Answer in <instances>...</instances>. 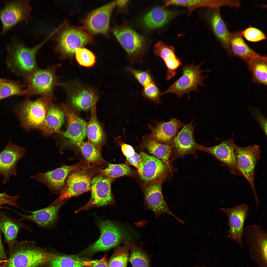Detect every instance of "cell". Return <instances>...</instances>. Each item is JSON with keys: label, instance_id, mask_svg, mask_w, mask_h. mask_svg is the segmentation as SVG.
I'll list each match as a JSON object with an SVG mask.
<instances>
[{"label": "cell", "instance_id": "obj_43", "mask_svg": "<svg viewBox=\"0 0 267 267\" xmlns=\"http://www.w3.org/2000/svg\"><path fill=\"white\" fill-rule=\"evenodd\" d=\"M142 96L156 104L161 103L160 97L162 96L161 92L154 81L143 87Z\"/></svg>", "mask_w": 267, "mask_h": 267}, {"label": "cell", "instance_id": "obj_38", "mask_svg": "<svg viewBox=\"0 0 267 267\" xmlns=\"http://www.w3.org/2000/svg\"><path fill=\"white\" fill-rule=\"evenodd\" d=\"M101 173L114 179L124 176H133L134 174L133 170L125 163L113 164L109 163L104 169L101 170Z\"/></svg>", "mask_w": 267, "mask_h": 267}, {"label": "cell", "instance_id": "obj_54", "mask_svg": "<svg viewBox=\"0 0 267 267\" xmlns=\"http://www.w3.org/2000/svg\"><path fill=\"white\" fill-rule=\"evenodd\" d=\"M2 206V205H0V209H1V208H4V207H4L3 206Z\"/></svg>", "mask_w": 267, "mask_h": 267}, {"label": "cell", "instance_id": "obj_27", "mask_svg": "<svg viewBox=\"0 0 267 267\" xmlns=\"http://www.w3.org/2000/svg\"><path fill=\"white\" fill-rule=\"evenodd\" d=\"M155 55L160 58L167 68L166 78L169 80L177 74V70L182 63L175 54L174 48L159 41L155 44L154 48Z\"/></svg>", "mask_w": 267, "mask_h": 267}, {"label": "cell", "instance_id": "obj_50", "mask_svg": "<svg viewBox=\"0 0 267 267\" xmlns=\"http://www.w3.org/2000/svg\"><path fill=\"white\" fill-rule=\"evenodd\" d=\"M127 161L130 164L137 169L139 168L140 163V157L139 154L135 152L134 155L131 157L126 158Z\"/></svg>", "mask_w": 267, "mask_h": 267}, {"label": "cell", "instance_id": "obj_45", "mask_svg": "<svg viewBox=\"0 0 267 267\" xmlns=\"http://www.w3.org/2000/svg\"><path fill=\"white\" fill-rule=\"evenodd\" d=\"M241 35L247 41L257 42L266 39L265 34L259 29L251 26L245 28L241 33Z\"/></svg>", "mask_w": 267, "mask_h": 267}, {"label": "cell", "instance_id": "obj_7", "mask_svg": "<svg viewBox=\"0 0 267 267\" xmlns=\"http://www.w3.org/2000/svg\"><path fill=\"white\" fill-rule=\"evenodd\" d=\"M61 66L56 64L45 69L38 68L27 77L25 79L27 85L26 96L39 95L55 98L54 90L59 83L56 71Z\"/></svg>", "mask_w": 267, "mask_h": 267}, {"label": "cell", "instance_id": "obj_18", "mask_svg": "<svg viewBox=\"0 0 267 267\" xmlns=\"http://www.w3.org/2000/svg\"><path fill=\"white\" fill-rule=\"evenodd\" d=\"M116 5L114 1L92 11L83 20V27L92 36L100 34L109 37L110 19Z\"/></svg>", "mask_w": 267, "mask_h": 267}, {"label": "cell", "instance_id": "obj_14", "mask_svg": "<svg viewBox=\"0 0 267 267\" xmlns=\"http://www.w3.org/2000/svg\"><path fill=\"white\" fill-rule=\"evenodd\" d=\"M58 86L65 90L68 103L76 111H87L96 104L98 97L95 90L91 88L71 82L59 83Z\"/></svg>", "mask_w": 267, "mask_h": 267}, {"label": "cell", "instance_id": "obj_33", "mask_svg": "<svg viewBox=\"0 0 267 267\" xmlns=\"http://www.w3.org/2000/svg\"><path fill=\"white\" fill-rule=\"evenodd\" d=\"M230 45L231 53L247 64L259 54L246 43L241 37L240 32L231 33Z\"/></svg>", "mask_w": 267, "mask_h": 267}, {"label": "cell", "instance_id": "obj_6", "mask_svg": "<svg viewBox=\"0 0 267 267\" xmlns=\"http://www.w3.org/2000/svg\"><path fill=\"white\" fill-rule=\"evenodd\" d=\"M82 163L68 174L59 196L49 206L58 204L91 190V182L94 174L89 164H83Z\"/></svg>", "mask_w": 267, "mask_h": 267}, {"label": "cell", "instance_id": "obj_24", "mask_svg": "<svg viewBox=\"0 0 267 267\" xmlns=\"http://www.w3.org/2000/svg\"><path fill=\"white\" fill-rule=\"evenodd\" d=\"M67 200L42 209L34 211L23 210L32 214L26 215L21 214L10 208L9 209L19 214L20 221L27 220L33 222L40 227L50 229L55 226L58 220V213Z\"/></svg>", "mask_w": 267, "mask_h": 267}, {"label": "cell", "instance_id": "obj_37", "mask_svg": "<svg viewBox=\"0 0 267 267\" xmlns=\"http://www.w3.org/2000/svg\"><path fill=\"white\" fill-rule=\"evenodd\" d=\"M128 241L125 242L122 246L116 247L108 261L109 267H127L130 251Z\"/></svg>", "mask_w": 267, "mask_h": 267}, {"label": "cell", "instance_id": "obj_21", "mask_svg": "<svg viewBox=\"0 0 267 267\" xmlns=\"http://www.w3.org/2000/svg\"><path fill=\"white\" fill-rule=\"evenodd\" d=\"M26 149L13 143L10 139L4 148L0 152V176L6 183L17 174V163L25 155Z\"/></svg>", "mask_w": 267, "mask_h": 267}, {"label": "cell", "instance_id": "obj_17", "mask_svg": "<svg viewBox=\"0 0 267 267\" xmlns=\"http://www.w3.org/2000/svg\"><path fill=\"white\" fill-rule=\"evenodd\" d=\"M222 212L227 217V224L229 229L228 237L237 244L241 247L243 244L244 226L249 215V208L245 204H242L231 207H222Z\"/></svg>", "mask_w": 267, "mask_h": 267}, {"label": "cell", "instance_id": "obj_8", "mask_svg": "<svg viewBox=\"0 0 267 267\" xmlns=\"http://www.w3.org/2000/svg\"><path fill=\"white\" fill-rule=\"evenodd\" d=\"M234 152L239 170L251 186L258 207L260 201L254 185V175L257 163L262 153L260 146L254 144L242 147L235 144Z\"/></svg>", "mask_w": 267, "mask_h": 267}, {"label": "cell", "instance_id": "obj_41", "mask_svg": "<svg viewBox=\"0 0 267 267\" xmlns=\"http://www.w3.org/2000/svg\"><path fill=\"white\" fill-rule=\"evenodd\" d=\"M77 147L89 163L99 164L104 162L101 152L89 141H82Z\"/></svg>", "mask_w": 267, "mask_h": 267}, {"label": "cell", "instance_id": "obj_44", "mask_svg": "<svg viewBox=\"0 0 267 267\" xmlns=\"http://www.w3.org/2000/svg\"><path fill=\"white\" fill-rule=\"evenodd\" d=\"M126 68L143 87L154 81L153 76L151 74L149 69L142 70H136L128 67H127Z\"/></svg>", "mask_w": 267, "mask_h": 267}, {"label": "cell", "instance_id": "obj_19", "mask_svg": "<svg viewBox=\"0 0 267 267\" xmlns=\"http://www.w3.org/2000/svg\"><path fill=\"white\" fill-rule=\"evenodd\" d=\"M193 121L185 125L178 132L170 145L172 151L171 162L177 158L192 155L196 156L199 144L196 142L194 135L195 127Z\"/></svg>", "mask_w": 267, "mask_h": 267}, {"label": "cell", "instance_id": "obj_2", "mask_svg": "<svg viewBox=\"0 0 267 267\" xmlns=\"http://www.w3.org/2000/svg\"><path fill=\"white\" fill-rule=\"evenodd\" d=\"M43 42L31 48L13 40L7 46L8 67L17 75L26 79L38 68L36 56Z\"/></svg>", "mask_w": 267, "mask_h": 267}, {"label": "cell", "instance_id": "obj_10", "mask_svg": "<svg viewBox=\"0 0 267 267\" xmlns=\"http://www.w3.org/2000/svg\"><path fill=\"white\" fill-rule=\"evenodd\" d=\"M202 63L196 66L193 64L183 66L181 68L182 75L178 80L161 92L162 96L169 93L176 94L178 99L184 94L189 95L191 92L198 91V87L204 86L203 82L206 76L202 75L204 70L200 69Z\"/></svg>", "mask_w": 267, "mask_h": 267}, {"label": "cell", "instance_id": "obj_42", "mask_svg": "<svg viewBox=\"0 0 267 267\" xmlns=\"http://www.w3.org/2000/svg\"><path fill=\"white\" fill-rule=\"evenodd\" d=\"M76 60L81 66L90 67L93 66L96 61V57L91 51L82 47L77 49L75 55Z\"/></svg>", "mask_w": 267, "mask_h": 267}, {"label": "cell", "instance_id": "obj_26", "mask_svg": "<svg viewBox=\"0 0 267 267\" xmlns=\"http://www.w3.org/2000/svg\"><path fill=\"white\" fill-rule=\"evenodd\" d=\"M23 228L31 231L29 226L12 216L8 212H0V230L10 249L17 241L19 234Z\"/></svg>", "mask_w": 267, "mask_h": 267}, {"label": "cell", "instance_id": "obj_46", "mask_svg": "<svg viewBox=\"0 0 267 267\" xmlns=\"http://www.w3.org/2000/svg\"><path fill=\"white\" fill-rule=\"evenodd\" d=\"M19 197L18 195L15 196H11L8 195L6 192H4L0 193V205L7 204L20 208L17 202Z\"/></svg>", "mask_w": 267, "mask_h": 267}, {"label": "cell", "instance_id": "obj_47", "mask_svg": "<svg viewBox=\"0 0 267 267\" xmlns=\"http://www.w3.org/2000/svg\"><path fill=\"white\" fill-rule=\"evenodd\" d=\"M84 264L85 267H109L106 255L99 260H90L87 259L84 262Z\"/></svg>", "mask_w": 267, "mask_h": 267}, {"label": "cell", "instance_id": "obj_22", "mask_svg": "<svg viewBox=\"0 0 267 267\" xmlns=\"http://www.w3.org/2000/svg\"><path fill=\"white\" fill-rule=\"evenodd\" d=\"M61 105L64 111L67 123L66 130L59 133L71 144L78 146L86 136V123L67 105Z\"/></svg>", "mask_w": 267, "mask_h": 267}, {"label": "cell", "instance_id": "obj_51", "mask_svg": "<svg viewBox=\"0 0 267 267\" xmlns=\"http://www.w3.org/2000/svg\"><path fill=\"white\" fill-rule=\"evenodd\" d=\"M1 235V231L0 230V260H5L6 259V256L2 243Z\"/></svg>", "mask_w": 267, "mask_h": 267}, {"label": "cell", "instance_id": "obj_29", "mask_svg": "<svg viewBox=\"0 0 267 267\" xmlns=\"http://www.w3.org/2000/svg\"><path fill=\"white\" fill-rule=\"evenodd\" d=\"M140 147L163 162L173 172L170 161L172 150L170 146L158 142L152 139L150 134H146L143 137Z\"/></svg>", "mask_w": 267, "mask_h": 267}, {"label": "cell", "instance_id": "obj_56", "mask_svg": "<svg viewBox=\"0 0 267 267\" xmlns=\"http://www.w3.org/2000/svg\"><path fill=\"white\" fill-rule=\"evenodd\" d=\"M0 267H3V266H2L1 265H0Z\"/></svg>", "mask_w": 267, "mask_h": 267}, {"label": "cell", "instance_id": "obj_40", "mask_svg": "<svg viewBox=\"0 0 267 267\" xmlns=\"http://www.w3.org/2000/svg\"><path fill=\"white\" fill-rule=\"evenodd\" d=\"M87 259L76 255L57 256L49 262V266L50 267H85L84 262Z\"/></svg>", "mask_w": 267, "mask_h": 267}, {"label": "cell", "instance_id": "obj_12", "mask_svg": "<svg viewBox=\"0 0 267 267\" xmlns=\"http://www.w3.org/2000/svg\"><path fill=\"white\" fill-rule=\"evenodd\" d=\"M111 31L127 52L131 64L142 63L143 38L129 26H116Z\"/></svg>", "mask_w": 267, "mask_h": 267}, {"label": "cell", "instance_id": "obj_55", "mask_svg": "<svg viewBox=\"0 0 267 267\" xmlns=\"http://www.w3.org/2000/svg\"><path fill=\"white\" fill-rule=\"evenodd\" d=\"M205 266H202V267H200V266H196V267H205Z\"/></svg>", "mask_w": 267, "mask_h": 267}, {"label": "cell", "instance_id": "obj_23", "mask_svg": "<svg viewBox=\"0 0 267 267\" xmlns=\"http://www.w3.org/2000/svg\"><path fill=\"white\" fill-rule=\"evenodd\" d=\"M81 163L71 165L64 164L53 170L37 173L32 176V178L45 184L54 194H60L63 188L68 174L78 167Z\"/></svg>", "mask_w": 267, "mask_h": 267}, {"label": "cell", "instance_id": "obj_39", "mask_svg": "<svg viewBox=\"0 0 267 267\" xmlns=\"http://www.w3.org/2000/svg\"><path fill=\"white\" fill-rule=\"evenodd\" d=\"M24 86L18 82L5 79L0 84V100L13 95L26 96V90L23 89Z\"/></svg>", "mask_w": 267, "mask_h": 267}, {"label": "cell", "instance_id": "obj_35", "mask_svg": "<svg viewBox=\"0 0 267 267\" xmlns=\"http://www.w3.org/2000/svg\"><path fill=\"white\" fill-rule=\"evenodd\" d=\"M247 64L248 69L252 73V81L253 82L266 86L267 83V56L259 54L250 60Z\"/></svg>", "mask_w": 267, "mask_h": 267}, {"label": "cell", "instance_id": "obj_4", "mask_svg": "<svg viewBox=\"0 0 267 267\" xmlns=\"http://www.w3.org/2000/svg\"><path fill=\"white\" fill-rule=\"evenodd\" d=\"M93 36L83 27L67 24L59 33L54 50L61 60H71L76 50L93 42Z\"/></svg>", "mask_w": 267, "mask_h": 267}, {"label": "cell", "instance_id": "obj_34", "mask_svg": "<svg viewBox=\"0 0 267 267\" xmlns=\"http://www.w3.org/2000/svg\"><path fill=\"white\" fill-rule=\"evenodd\" d=\"M164 2L166 6L174 5L187 8L190 14L197 8L201 7L219 8L222 6H228L229 4L228 0H164Z\"/></svg>", "mask_w": 267, "mask_h": 267}, {"label": "cell", "instance_id": "obj_15", "mask_svg": "<svg viewBox=\"0 0 267 267\" xmlns=\"http://www.w3.org/2000/svg\"><path fill=\"white\" fill-rule=\"evenodd\" d=\"M163 182L159 181L144 185V206L146 209L154 213L156 219L162 214H167L173 217L178 222L184 224L185 222L176 216L169 208L162 194V188Z\"/></svg>", "mask_w": 267, "mask_h": 267}, {"label": "cell", "instance_id": "obj_28", "mask_svg": "<svg viewBox=\"0 0 267 267\" xmlns=\"http://www.w3.org/2000/svg\"><path fill=\"white\" fill-rule=\"evenodd\" d=\"M176 11L157 7L150 11L143 18L142 22L148 29H153L164 26L178 14Z\"/></svg>", "mask_w": 267, "mask_h": 267}, {"label": "cell", "instance_id": "obj_16", "mask_svg": "<svg viewBox=\"0 0 267 267\" xmlns=\"http://www.w3.org/2000/svg\"><path fill=\"white\" fill-rule=\"evenodd\" d=\"M5 3L4 7L0 9V20L2 24L0 35L19 22L27 21L31 10L27 0L5 1Z\"/></svg>", "mask_w": 267, "mask_h": 267}, {"label": "cell", "instance_id": "obj_30", "mask_svg": "<svg viewBox=\"0 0 267 267\" xmlns=\"http://www.w3.org/2000/svg\"><path fill=\"white\" fill-rule=\"evenodd\" d=\"M65 118V112L61 105L51 103L46 114L45 127L42 133L44 135L49 136L60 132Z\"/></svg>", "mask_w": 267, "mask_h": 267}, {"label": "cell", "instance_id": "obj_20", "mask_svg": "<svg viewBox=\"0 0 267 267\" xmlns=\"http://www.w3.org/2000/svg\"><path fill=\"white\" fill-rule=\"evenodd\" d=\"M234 143L233 136L228 139L222 141L219 144L211 147H207L199 144L200 150L213 156L222 165L226 167L231 173L235 175L241 176L234 152Z\"/></svg>", "mask_w": 267, "mask_h": 267}, {"label": "cell", "instance_id": "obj_13", "mask_svg": "<svg viewBox=\"0 0 267 267\" xmlns=\"http://www.w3.org/2000/svg\"><path fill=\"white\" fill-rule=\"evenodd\" d=\"M113 180L101 173L94 176L91 182L89 200L85 205L76 210L75 213L94 207L115 205L116 203L111 189Z\"/></svg>", "mask_w": 267, "mask_h": 267}, {"label": "cell", "instance_id": "obj_36", "mask_svg": "<svg viewBox=\"0 0 267 267\" xmlns=\"http://www.w3.org/2000/svg\"><path fill=\"white\" fill-rule=\"evenodd\" d=\"M131 253L129 261L133 267H151L150 258L142 247L133 241L128 242Z\"/></svg>", "mask_w": 267, "mask_h": 267}, {"label": "cell", "instance_id": "obj_25", "mask_svg": "<svg viewBox=\"0 0 267 267\" xmlns=\"http://www.w3.org/2000/svg\"><path fill=\"white\" fill-rule=\"evenodd\" d=\"M155 125L149 124L151 137L157 142L170 146L178 132V130L185 124L176 118H172L168 122L154 121Z\"/></svg>", "mask_w": 267, "mask_h": 267}, {"label": "cell", "instance_id": "obj_3", "mask_svg": "<svg viewBox=\"0 0 267 267\" xmlns=\"http://www.w3.org/2000/svg\"><path fill=\"white\" fill-rule=\"evenodd\" d=\"M97 224L100 236L96 241L84 250V253L91 255L108 250L130 241L133 238L132 233L128 229L112 221L99 220Z\"/></svg>", "mask_w": 267, "mask_h": 267}, {"label": "cell", "instance_id": "obj_11", "mask_svg": "<svg viewBox=\"0 0 267 267\" xmlns=\"http://www.w3.org/2000/svg\"><path fill=\"white\" fill-rule=\"evenodd\" d=\"M139 154L140 163L137 171L144 185L157 181L164 182L172 176L173 172L160 159L143 152Z\"/></svg>", "mask_w": 267, "mask_h": 267}, {"label": "cell", "instance_id": "obj_53", "mask_svg": "<svg viewBox=\"0 0 267 267\" xmlns=\"http://www.w3.org/2000/svg\"><path fill=\"white\" fill-rule=\"evenodd\" d=\"M5 79H3L0 78V84L1 82L5 80Z\"/></svg>", "mask_w": 267, "mask_h": 267}, {"label": "cell", "instance_id": "obj_31", "mask_svg": "<svg viewBox=\"0 0 267 267\" xmlns=\"http://www.w3.org/2000/svg\"><path fill=\"white\" fill-rule=\"evenodd\" d=\"M96 104L90 109V117L86 123V134L89 141L101 152L105 142V136L102 127L96 115Z\"/></svg>", "mask_w": 267, "mask_h": 267}, {"label": "cell", "instance_id": "obj_9", "mask_svg": "<svg viewBox=\"0 0 267 267\" xmlns=\"http://www.w3.org/2000/svg\"><path fill=\"white\" fill-rule=\"evenodd\" d=\"M243 236L247 244L250 257L258 267H267V232L254 224L244 228Z\"/></svg>", "mask_w": 267, "mask_h": 267}, {"label": "cell", "instance_id": "obj_1", "mask_svg": "<svg viewBox=\"0 0 267 267\" xmlns=\"http://www.w3.org/2000/svg\"><path fill=\"white\" fill-rule=\"evenodd\" d=\"M54 98L41 96L34 101L28 97L15 107L14 111L24 130H44L48 108Z\"/></svg>", "mask_w": 267, "mask_h": 267}, {"label": "cell", "instance_id": "obj_52", "mask_svg": "<svg viewBox=\"0 0 267 267\" xmlns=\"http://www.w3.org/2000/svg\"><path fill=\"white\" fill-rule=\"evenodd\" d=\"M129 1L128 0H116V5L119 7H122L125 6Z\"/></svg>", "mask_w": 267, "mask_h": 267}, {"label": "cell", "instance_id": "obj_48", "mask_svg": "<svg viewBox=\"0 0 267 267\" xmlns=\"http://www.w3.org/2000/svg\"><path fill=\"white\" fill-rule=\"evenodd\" d=\"M253 116L263 129L265 135H267V119L259 111H255Z\"/></svg>", "mask_w": 267, "mask_h": 267}, {"label": "cell", "instance_id": "obj_5", "mask_svg": "<svg viewBox=\"0 0 267 267\" xmlns=\"http://www.w3.org/2000/svg\"><path fill=\"white\" fill-rule=\"evenodd\" d=\"M29 243L17 241L10 249V256L4 267H37L58 256L30 246Z\"/></svg>", "mask_w": 267, "mask_h": 267}, {"label": "cell", "instance_id": "obj_32", "mask_svg": "<svg viewBox=\"0 0 267 267\" xmlns=\"http://www.w3.org/2000/svg\"><path fill=\"white\" fill-rule=\"evenodd\" d=\"M209 20L215 35L226 50L230 54V41L231 33L222 17L219 8H216L211 13Z\"/></svg>", "mask_w": 267, "mask_h": 267}, {"label": "cell", "instance_id": "obj_49", "mask_svg": "<svg viewBox=\"0 0 267 267\" xmlns=\"http://www.w3.org/2000/svg\"><path fill=\"white\" fill-rule=\"evenodd\" d=\"M121 148L122 152L126 158L133 156L135 153L134 148L130 145L123 143L121 145Z\"/></svg>", "mask_w": 267, "mask_h": 267}]
</instances>
